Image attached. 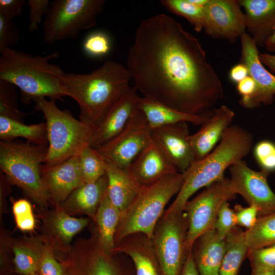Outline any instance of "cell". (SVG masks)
Here are the masks:
<instances>
[{
	"label": "cell",
	"instance_id": "obj_1",
	"mask_svg": "<svg viewBox=\"0 0 275 275\" xmlns=\"http://www.w3.org/2000/svg\"><path fill=\"white\" fill-rule=\"evenodd\" d=\"M126 67L144 97L185 114L210 116L224 97L199 40L164 14L141 20Z\"/></svg>",
	"mask_w": 275,
	"mask_h": 275
},
{
	"label": "cell",
	"instance_id": "obj_2",
	"mask_svg": "<svg viewBox=\"0 0 275 275\" xmlns=\"http://www.w3.org/2000/svg\"><path fill=\"white\" fill-rule=\"evenodd\" d=\"M131 79L127 67L108 60L89 73L64 72L59 86L78 104L79 120L95 128L131 88Z\"/></svg>",
	"mask_w": 275,
	"mask_h": 275
},
{
	"label": "cell",
	"instance_id": "obj_3",
	"mask_svg": "<svg viewBox=\"0 0 275 275\" xmlns=\"http://www.w3.org/2000/svg\"><path fill=\"white\" fill-rule=\"evenodd\" d=\"M253 142V134L249 130L238 125L230 126L218 145L206 157L195 161L183 173L182 186L165 211H183L196 191L223 179L228 168L242 160L252 149Z\"/></svg>",
	"mask_w": 275,
	"mask_h": 275
},
{
	"label": "cell",
	"instance_id": "obj_4",
	"mask_svg": "<svg viewBox=\"0 0 275 275\" xmlns=\"http://www.w3.org/2000/svg\"><path fill=\"white\" fill-rule=\"evenodd\" d=\"M0 53V80L18 88L24 103L28 104L41 97L56 100L64 96L59 86V76L64 72L59 66L50 63L59 58L57 51L33 56L8 48Z\"/></svg>",
	"mask_w": 275,
	"mask_h": 275
},
{
	"label": "cell",
	"instance_id": "obj_5",
	"mask_svg": "<svg viewBox=\"0 0 275 275\" xmlns=\"http://www.w3.org/2000/svg\"><path fill=\"white\" fill-rule=\"evenodd\" d=\"M184 179L183 173L176 172L143 187L121 215L115 235V245L126 237L137 233H143L151 239L166 205L179 193Z\"/></svg>",
	"mask_w": 275,
	"mask_h": 275
},
{
	"label": "cell",
	"instance_id": "obj_6",
	"mask_svg": "<svg viewBox=\"0 0 275 275\" xmlns=\"http://www.w3.org/2000/svg\"><path fill=\"white\" fill-rule=\"evenodd\" d=\"M56 100L36 99L35 108L44 115L47 127L48 146L46 166H52L75 156L87 146L94 128L75 119L68 110H61Z\"/></svg>",
	"mask_w": 275,
	"mask_h": 275
},
{
	"label": "cell",
	"instance_id": "obj_7",
	"mask_svg": "<svg viewBox=\"0 0 275 275\" xmlns=\"http://www.w3.org/2000/svg\"><path fill=\"white\" fill-rule=\"evenodd\" d=\"M47 146L10 141L0 142V169L10 183L22 188L41 207L50 202L42 179Z\"/></svg>",
	"mask_w": 275,
	"mask_h": 275
},
{
	"label": "cell",
	"instance_id": "obj_8",
	"mask_svg": "<svg viewBox=\"0 0 275 275\" xmlns=\"http://www.w3.org/2000/svg\"><path fill=\"white\" fill-rule=\"evenodd\" d=\"M105 0H56L50 3L43 22L44 40L54 44L74 39L82 31L93 28L102 12Z\"/></svg>",
	"mask_w": 275,
	"mask_h": 275
},
{
	"label": "cell",
	"instance_id": "obj_9",
	"mask_svg": "<svg viewBox=\"0 0 275 275\" xmlns=\"http://www.w3.org/2000/svg\"><path fill=\"white\" fill-rule=\"evenodd\" d=\"M188 227L184 211L167 212L156 224L151 238L161 275H181L188 254Z\"/></svg>",
	"mask_w": 275,
	"mask_h": 275
},
{
	"label": "cell",
	"instance_id": "obj_10",
	"mask_svg": "<svg viewBox=\"0 0 275 275\" xmlns=\"http://www.w3.org/2000/svg\"><path fill=\"white\" fill-rule=\"evenodd\" d=\"M236 193L230 178L224 177L207 186L185 205L188 221L186 246L192 252L197 239L203 234L214 229L222 205L233 199Z\"/></svg>",
	"mask_w": 275,
	"mask_h": 275
},
{
	"label": "cell",
	"instance_id": "obj_11",
	"mask_svg": "<svg viewBox=\"0 0 275 275\" xmlns=\"http://www.w3.org/2000/svg\"><path fill=\"white\" fill-rule=\"evenodd\" d=\"M60 262L65 275H130L105 251L95 226L90 237L77 239Z\"/></svg>",
	"mask_w": 275,
	"mask_h": 275
},
{
	"label": "cell",
	"instance_id": "obj_12",
	"mask_svg": "<svg viewBox=\"0 0 275 275\" xmlns=\"http://www.w3.org/2000/svg\"><path fill=\"white\" fill-rule=\"evenodd\" d=\"M152 142V129L138 108L119 134L96 149L107 163L128 172L133 160Z\"/></svg>",
	"mask_w": 275,
	"mask_h": 275
},
{
	"label": "cell",
	"instance_id": "obj_13",
	"mask_svg": "<svg viewBox=\"0 0 275 275\" xmlns=\"http://www.w3.org/2000/svg\"><path fill=\"white\" fill-rule=\"evenodd\" d=\"M231 181L236 195L255 206L259 216L275 212V194L267 181L269 173L255 171L241 160L229 167Z\"/></svg>",
	"mask_w": 275,
	"mask_h": 275
},
{
	"label": "cell",
	"instance_id": "obj_14",
	"mask_svg": "<svg viewBox=\"0 0 275 275\" xmlns=\"http://www.w3.org/2000/svg\"><path fill=\"white\" fill-rule=\"evenodd\" d=\"M203 29L213 38L234 43L246 32V19L238 1L209 0L203 8Z\"/></svg>",
	"mask_w": 275,
	"mask_h": 275
},
{
	"label": "cell",
	"instance_id": "obj_15",
	"mask_svg": "<svg viewBox=\"0 0 275 275\" xmlns=\"http://www.w3.org/2000/svg\"><path fill=\"white\" fill-rule=\"evenodd\" d=\"M240 38L241 47L240 62L247 67L249 75L256 84V90L251 98L239 103L247 109L259 107L262 104L270 105L275 96V75L261 62L258 47L250 35L245 32Z\"/></svg>",
	"mask_w": 275,
	"mask_h": 275
},
{
	"label": "cell",
	"instance_id": "obj_16",
	"mask_svg": "<svg viewBox=\"0 0 275 275\" xmlns=\"http://www.w3.org/2000/svg\"><path fill=\"white\" fill-rule=\"evenodd\" d=\"M190 135L186 122L152 129V141L180 173L185 172L196 161Z\"/></svg>",
	"mask_w": 275,
	"mask_h": 275
},
{
	"label": "cell",
	"instance_id": "obj_17",
	"mask_svg": "<svg viewBox=\"0 0 275 275\" xmlns=\"http://www.w3.org/2000/svg\"><path fill=\"white\" fill-rule=\"evenodd\" d=\"M41 174L50 201L56 205L62 203L73 190L85 183L78 155L52 166L43 164Z\"/></svg>",
	"mask_w": 275,
	"mask_h": 275
},
{
	"label": "cell",
	"instance_id": "obj_18",
	"mask_svg": "<svg viewBox=\"0 0 275 275\" xmlns=\"http://www.w3.org/2000/svg\"><path fill=\"white\" fill-rule=\"evenodd\" d=\"M134 86L113 106L94 128L90 146L97 149L119 134L138 108L139 96Z\"/></svg>",
	"mask_w": 275,
	"mask_h": 275
},
{
	"label": "cell",
	"instance_id": "obj_19",
	"mask_svg": "<svg viewBox=\"0 0 275 275\" xmlns=\"http://www.w3.org/2000/svg\"><path fill=\"white\" fill-rule=\"evenodd\" d=\"M176 172L175 167L153 141L135 158L128 171L142 187L150 185Z\"/></svg>",
	"mask_w": 275,
	"mask_h": 275
},
{
	"label": "cell",
	"instance_id": "obj_20",
	"mask_svg": "<svg viewBox=\"0 0 275 275\" xmlns=\"http://www.w3.org/2000/svg\"><path fill=\"white\" fill-rule=\"evenodd\" d=\"M235 117L234 112L226 105L213 109L211 116L201 125L200 129L190 135L189 140L196 161L208 155L215 147Z\"/></svg>",
	"mask_w": 275,
	"mask_h": 275
},
{
	"label": "cell",
	"instance_id": "obj_21",
	"mask_svg": "<svg viewBox=\"0 0 275 275\" xmlns=\"http://www.w3.org/2000/svg\"><path fill=\"white\" fill-rule=\"evenodd\" d=\"M245 11L246 31L263 47L275 33V0H238Z\"/></svg>",
	"mask_w": 275,
	"mask_h": 275
},
{
	"label": "cell",
	"instance_id": "obj_22",
	"mask_svg": "<svg viewBox=\"0 0 275 275\" xmlns=\"http://www.w3.org/2000/svg\"><path fill=\"white\" fill-rule=\"evenodd\" d=\"M124 254L133 263L135 275H161L151 239L137 233L131 234L115 245L113 254Z\"/></svg>",
	"mask_w": 275,
	"mask_h": 275
},
{
	"label": "cell",
	"instance_id": "obj_23",
	"mask_svg": "<svg viewBox=\"0 0 275 275\" xmlns=\"http://www.w3.org/2000/svg\"><path fill=\"white\" fill-rule=\"evenodd\" d=\"M43 219L45 237L54 248L67 252L73 237L89 223L88 218H75L66 212L59 205Z\"/></svg>",
	"mask_w": 275,
	"mask_h": 275
},
{
	"label": "cell",
	"instance_id": "obj_24",
	"mask_svg": "<svg viewBox=\"0 0 275 275\" xmlns=\"http://www.w3.org/2000/svg\"><path fill=\"white\" fill-rule=\"evenodd\" d=\"M226 250V239L221 238L214 229L201 235L192 250L199 275H219Z\"/></svg>",
	"mask_w": 275,
	"mask_h": 275
},
{
	"label": "cell",
	"instance_id": "obj_25",
	"mask_svg": "<svg viewBox=\"0 0 275 275\" xmlns=\"http://www.w3.org/2000/svg\"><path fill=\"white\" fill-rule=\"evenodd\" d=\"M107 188L105 175L95 182L86 183L76 188L58 205L69 214L84 213L94 221Z\"/></svg>",
	"mask_w": 275,
	"mask_h": 275
},
{
	"label": "cell",
	"instance_id": "obj_26",
	"mask_svg": "<svg viewBox=\"0 0 275 275\" xmlns=\"http://www.w3.org/2000/svg\"><path fill=\"white\" fill-rule=\"evenodd\" d=\"M138 108L144 115L151 129L180 122L201 125L211 116L185 114L154 99L144 96H139Z\"/></svg>",
	"mask_w": 275,
	"mask_h": 275
},
{
	"label": "cell",
	"instance_id": "obj_27",
	"mask_svg": "<svg viewBox=\"0 0 275 275\" xmlns=\"http://www.w3.org/2000/svg\"><path fill=\"white\" fill-rule=\"evenodd\" d=\"M106 175L109 199L122 214L131 204L143 187L139 185L128 172L107 162Z\"/></svg>",
	"mask_w": 275,
	"mask_h": 275
},
{
	"label": "cell",
	"instance_id": "obj_28",
	"mask_svg": "<svg viewBox=\"0 0 275 275\" xmlns=\"http://www.w3.org/2000/svg\"><path fill=\"white\" fill-rule=\"evenodd\" d=\"M47 241L43 235L17 241L13 246L14 271L21 275L36 273Z\"/></svg>",
	"mask_w": 275,
	"mask_h": 275
},
{
	"label": "cell",
	"instance_id": "obj_29",
	"mask_svg": "<svg viewBox=\"0 0 275 275\" xmlns=\"http://www.w3.org/2000/svg\"><path fill=\"white\" fill-rule=\"evenodd\" d=\"M121 215V212L112 203L106 191L98 207L94 222L101 245L110 255H113L115 235Z\"/></svg>",
	"mask_w": 275,
	"mask_h": 275
},
{
	"label": "cell",
	"instance_id": "obj_30",
	"mask_svg": "<svg viewBox=\"0 0 275 275\" xmlns=\"http://www.w3.org/2000/svg\"><path fill=\"white\" fill-rule=\"evenodd\" d=\"M19 137L32 144L48 146L46 123L26 125L22 121L0 115L1 141H10Z\"/></svg>",
	"mask_w": 275,
	"mask_h": 275
},
{
	"label": "cell",
	"instance_id": "obj_31",
	"mask_svg": "<svg viewBox=\"0 0 275 275\" xmlns=\"http://www.w3.org/2000/svg\"><path fill=\"white\" fill-rule=\"evenodd\" d=\"M226 250L219 275H238L241 265L249 252L244 231L236 226L226 237Z\"/></svg>",
	"mask_w": 275,
	"mask_h": 275
},
{
	"label": "cell",
	"instance_id": "obj_32",
	"mask_svg": "<svg viewBox=\"0 0 275 275\" xmlns=\"http://www.w3.org/2000/svg\"><path fill=\"white\" fill-rule=\"evenodd\" d=\"M249 251L275 243V212L258 216L255 225L244 231Z\"/></svg>",
	"mask_w": 275,
	"mask_h": 275
},
{
	"label": "cell",
	"instance_id": "obj_33",
	"mask_svg": "<svg viewBox=\"0 0 275 275\" xmlns=\"http://www.w3.org/2000/svg\"><path fill=\"white\" fill-rule=\"evenodd\" d=\"M78 156L85 183L95 182L106 175L107 162L96 149L88 146Z\"/></svg>",
	"mask_w": 275,
	"mask_h": 275
},
{
	"label": "cell",
	"instance_id": "obj_34",
	"mask_svg": "<svg viewBox=\"0 0 275 275\" xmlns=\"http://www.w3.org/2000/svg\"><path fill=\"white\" fill-rule=\"evenodd\" d=\"M161 5L169 11L186 19L194 30L203 29V8L197 6L189 0H162Z\"/></svg>",
	"mask_w": 275,
	"mask_h": 275
},
{
	"label": "cell",
	"instance_id": "obj_35",
	"mask_svg": "<svg viewBox=\"0 0 275 275\" xmlns=\"http://www.w3.org/2000/svg\"><path fill=\"white\" fill-rule=\"evenodd\" d=\"M15 87L5 80H0V115L22 122L26 114L19 109Z\"/></svg>",
	"mask_w": 275,
	"mask_h": 275
},
{
	"label": "cell",
	"instance_id": "obj_36",
	"mask_svg": "<svg viewBox=\"0 0 275 275\" xmlns=\"http://www.w3.org/2000/svg\"><path fill=\"white\" fill-rule=\"evenodd\" d=\"M248 257L252 270H275V243L249 251Z\"/></svg>",
	"mask_w": 275,
	"mask_h": 275
},
{
	"label": "cell",
	"instance_id": "obj_37",
	"mask_svg": "<svg viewBox=\"0 0 275 275\" xmlns=\"http://www.w3.org/2000/svg\"><path fill=\"white\" fill-rule=\"evenodd\" d=\"M83 48L88 55L100 57L108 53L111 49V42L108 36L101 32L89 35L84 40Z\"/></svg>",
	"mask_w": 275,
	"mask_h": 275
},
{
	"label": "cell",
	"instance_id": "obj_38",
	"mask_svg": "<svg viewBox=\"0 0 275 275\" xmlns=\"http://www.w3.org/2000/svg\"><path fill=\"white\" fill-rule=\"evenodd\" d=\"M255 158L261 170L270 172L275 171V144L263 140L258 142L254 148Z\"/></svg>",
	"mask_w": 275,
	"mask_h": 275
},
{
	"label": "cell",
	"instance_id": "obj_39",
	"mask_svg": "<svg viewBox=\"0 0 275 275\" xmlns=\"http://www.w3.org/2000/svg\"><path fill=\"white\" fill-rule=\"evenodd\" d=\"M53 249L52 245L48 239L36 273L42 275H65L63 266L61 262L56 259Z\"/></svg>",
	"mask_w": 275,
	"mask_h": 275
},
{
	"label": "cell",
	"instance_id": "obj_40",
	"mask_svg": "<svg viewBox=\"0 0 275 275\" xmlns=\"http://www.w3.org/2000/svg\"><path fill=\"white\" fill-rule=\"evenodd\" d=\"M48 0H29L26 4L29 7V31H37L43 23L50 5Z\"/></svg>",
	"mask_w": 275,
	"mask_h": 275
},
{
	"label": "cell",
	"instance_id": "obj_41",
	"mask_svg": "<svg viewBox=\"0 0 275 275\" xmlns=\"http://www.w3.org/2000/svg\"><path fill=\"white\" fill-rule=\"evenodd\" d=\"M237 225L235 211L230 207L228 202H226L219 210L214 229L221 238L226 239Z\"/></svg>",
	"mask_w": 275,
	"mask_h": 275
},
{
	"label": "cell",
	"instance_id": "obj_42",
	"mask_svg": "<svg viewBox=\"0 0 275 275\" xmlns=\"http://www.w3.org/2000/svg\"><path fill=\"white\" fill-rule=\"evenodd\" d=\"M19 40V33L12 20L0 15V50L11 48Z\"/></svg>",
	"mask_w": 275,
	"mask_h": 275
},
{
	"label": "cell",
	"instance_id": "obj_43",
	"mask_svg": "<svg viewBox=\"0 0 275 275\" xmlns=\"http://www.w3.org/2000/svg\"><path fill=\"white\" fill-rule=\"evenodd\" d=\"M234 210L237 225L244 227L246 230L251 229L255 225L259 216L258 209L253 205L244 207L240 205H236Z\"/></svg>",
	"mask_w": 275,
	"mask_h": 275
},
{
	"label": "cell",
	"instance_id": "obj_44",
	"mask_svg": "<svg viewBox=\"0 0 275 275\" xmlns=\"http://www.w3.org/2000/svg\"><path fill=\"white\" fill-rule=\"evenodd\" d=\"M25 0H0V15L13 20L22 14Z\"/></svg>",
	"mask_w": 275,
	"mask_h": 275
},
{
	"label": "cell",
	"instance_id": "obj_45",
	"mask_svg": "<svg viewBox=\"0 0 275 275\" xmlns=\"http://www.w3.org/2000/svg\"><path fill=\"white\" fill-rule=\"evenodd\" d=\"M12 210L16 222L24 221L34 216L31 204L25 199H19L14 202Z\"/></svg>",
	"mask_w": 275,
	"mask_h": 275
},
{
	"label": "cell",
	"instance_id": "obj_46",
	"mask_svg": "<svg viewBox=\"0 0 275 275\" xmlns=\"http://www.w3.org/2000/svg\"><path fill=\"white\" fill-rule=\"evenodd\" d=\"M236 88L241 97L240 102L249 99L254 95L256 90V85L252 78L249 75L237 84Z\"/></svg>",
	"mask_w": 275,
	"mask_h": 275
},
{
	"label": "cell",
	"instance_id": "obj_47",
	"mask_svg": "<svg viewBox=\"0 0 275 275\" xmlns=\"http://www.w3.org/2000/svg\"><path fill=\"white\" fill-rule=\"evenodd\" d=\"M248 76L249 71L247 67L240 62L233 66L229 72L230 79L236 84Z\"/></svg>",
	"mask_w": 275,
	"mask_h": 275
},
{
	"label": "cell",
	"instance_id": "obj_48",
	"mask_svg": "<svg viewBox=\"0 0 275 275\" xmlns=\"http://www.w3.org/2000/svg\"><path fill=\"white\" fill-rule=\"evenodd\" d=\"M181 275H199L194 260L192 252L188 254Z\"/></svg>",
	"mask_w": 275,
	"mask_h": 275
},
{
	"label": "cell",
	"instance_id": "obj_49",
	"mask_svg": "<svg viewBox=\"0 0 275 275\" xmlns=\"http://www.w3.org/2000/svg\"><path fill=\"white\" fill-rule=\"evenodd\" d=\"M259 59L264 66L267 67L271 73H275V55L268 53L259 54Z\"/></svg>",
	"mask_w": 275,
	"mask_h": 275
},
{
	"label": "cell",
	"instance_id": "obj_50",
	"mask_svg": "<svg viewBox=\"0 0 275 275\" xmlns=\"http://www.w3.org/2000/svg\"><path fill=\"white\" fill-rule=\"evenodd\" d=\"M264 47L268 51L275 52V33L267 40Z\"/></svg>",
	"mask_w": 275,
	"mask_h": 275
},
{
	"label": "cell",
	"instance_id": "obj_51",
	"mask_svg": "<svg viewBox=\"0 0 275 275\" xmlns=\"http://www.w3.org/2000/svg\"><path fill=\"white\" fill-rule=\"evenodd\" d=\"M251 275H275V270L266 269L252 270Z\"/></svg>",
	"mask_w": 275,
	"mask_h": 275
},
{
	"label": "cell",
	"instance_id": "obj_52",
	"mask_svg": "<svg viewBox=\"0 0 275 275\" xmlns=\"http://www.w3.org/2000/svg\"><path fill=\"white\" fill-rule=\"evenodd\" d=\"M194 5L203 8L208 2L209 0H189Z\"/></svg>",
	"mask_w": 275,
	"mask_h": 275
},
{
	"label": "cell",
	"instance_id": "obj_53",
	"mask_svg": "<svg viewBox=\"0 0 275 275\" xmlns=\"http://www.w3.org/2000/svg\"><path fill=\"white\" fill-rule=\"evenodd\" d=\"M36 275H42V274L36 273Z\"/></svg>",
	"mask_w": 275,
	"mask_h": 275
},
{
	"label": "cell",
	"instance_id": "obj_54",
	"mask_svg": "<svg viewBox=\"0 0 275 275\" xmlns=\"http://www.w3.org/2000/svg\"><path fill=\"white\" fill-rule=\"evenodd\" d=\"M32 275H36V273L33 274Z\"/></svg>",
	"mask_w": 275,
	"mask_h": 275
}]
</instances>
